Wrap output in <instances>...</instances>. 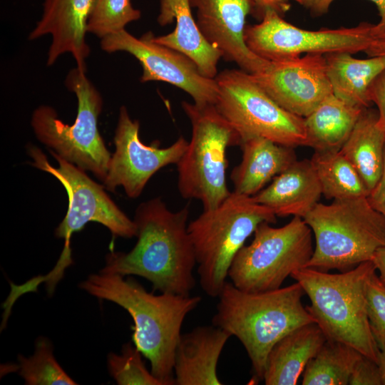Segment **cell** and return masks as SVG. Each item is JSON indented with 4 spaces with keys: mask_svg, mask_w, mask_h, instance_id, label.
I'll use <instances>...</instances> for the list:
<instances>
[{
    "mask_svg": "<svg viewBox=\"0 0 385 385\" xmlns=\"http://www.w3.org/2000/svg\"><path fill=\"white\" fill-rule=\"evenodd\" d=\"M189 212L188 205L171 211L160 197L140 203L133 220L136 244L128 252L108 253L100 272L137 275L151 282L154 290L190 295L197 262L188 230Z\"/></svg>",
    "mask_w": 385,
    "mask_h": 385,
    "instance_id": "obj_1",
    "label": "cell"
},
{
    "mask_svg": "<svg viewBox=\"0 0 385 385\" xmlns=\"http://www.w3.org/2000/svg\"><path fill=\"white\" fill-rule=\"evenodd\" d=\"M78 287L91 295L119 305L134 322L132 340L163 385H175L174 359L186 316L200 303V296L147 292L132 278L91 274Z\"/></svg>",
    "mask_w": 385,
    "mask_h": 385,
    "instance_id": "obj_2",
    "label": "cell"
},
{
    "mask_svg": "<svg viewBox=\"0 0 385 385\" xmlns=\"http://www.w3.org/2000/svg\"><path fill=\"white\" fill-rule=\"evenodd\" d=\"M304 294L297 282L260 292H244L225 282L212 322L242 343L251 361L255 381H263L267 356L279 340L314 322L302 304Z\"/></svg>",
    "mask_w": 385,
    "mask_h": 385,
    "instance_id": "obj_3",
    "label": "cell"
},
{
    "mask_svg": "<svg viewBox=\"0 0 385 385\" xmlns=\"http://www.w3.org/2000/svg\"><path fill=\"white\" fill-rule=\"evenodd\" d=\"M372 260L339 274L311 267L293 272L310 300L306 307L327 339L347 344L376 363L380 349L369 322L366 284L376 271Z\"/></svg>",
    "mask_w": 385,
    "mask_h": 385,
    "instance_id": "obj_4",
    "label": "cell"
},
{
    "mask_svg": "<svg viewBox=\"0 0 385 385\" xmlns=\"http://www.w3.org/2000/svg\"><path fill=\"white\" fill-rule=\"evenodd\" d=\"M303 220L315 240L307 267L346 272L385 246V218L367 197L318 202Z\"/></svg>",
    "mask_w": 385,
    "mask_h": 385,
    "instance_id": "obj_5",
    "label": "cell"
},
{
    "mask_svg": "<svg viewBox=\"0 0 385 385\" xmlns=\"http://www.w3.org/2000/svg\"><path fill=\"white\" fill-rule=\"evenodd\" d=\"M277 216L252 197L232 192L215 208L203 210L188 223L200 283L210 297H217L232 262L247 239L262 222L275 223Z\"/></svg>",
    "mask_w": 385,
    "mask_h": 385,
    "instance_id": "obj_6",
    "label": "cell"
},
{
    "mask_svg": "<svg viewBox=\"0 0 385 385\" xmlns=\"http://www.w3.org/2000/svg\"><path fill=\"white\" fill-rule=\"evenodd\" d=\"M65 85L77 98L78 111L74 122L71 125L65 123L53 107L41 105L32 113V129L49 152L91 172L103 183L112 154L98 128L103 104L102 96L86 76V71L77 67L68 73Z\"/></svg>",
    "mask_w": 385,
    "mask_h": 385,
    "instance_id": "obj_7",
    "label": "cell"
},
{
    "mask_svg": "<svg viewBox=\"0 0 385 385\" xmlns=\"http://www.w3.org/2000/svg\"><path fill=\"white\" fill-rule=\"evenodd\" d=\"M182 108L192 125L187 148L177 163L178 189L187 200H197L203 210L219 206L230 195L226 179L229 147L241 139L213 104L186 101Z\"/></svg>",
    "mask_w": 385,
    "mask_h": 385,
    "instance_id": "obj_8",
    "label": "cell"
},
{
    "mask_svg": "<svg viewBox=\"0 0 385 385\" xmlns=\"http://www.w3.org/2000/svg\"><path fill=\"white\" fill-rule=\"evenodd\" d=\"M313 252L312 232L302 217H293L279 227L265 222L236 255L228 277L244 292L276 289L293 272L306 267Z\"/></svg>",
    "mask_w": 385,
    "mask_h": 385,
    "instance_id": "obj_9",
    "label": "cell"
},
{
    "mask_svg": "<svg viewBox=\"0 0 385 385\" xmlns=\"http://www.w3.org/2000/svg\"><path fill=\"white\" fill-rule=\"evenodd\" d=\"M215 79L218 87L215 106L237 132L241 143L260 137L294 148L307 147L304 118L279 106L250 73L225 69Z\"/></svg>",
    "mask_w": 385,
    "mask_h": 385,
    "instance_id": "obj_10",
    "label": "cell"
},
{
    "mask_svg": "<svg viewBox=\"0 0 385 385\" xmlns=\"http://www.w3.org/2000/svg\"><path fill=\"white\" fill-rule=\"evenodd\" d=\"M27 153L31 165L55 177L65 188L68 198L66 214L55 230V236L64 240L63 249L71 250V238L86 223L96 222L107 227L113 237L131 238L137 235L134 220L113 202L100 185L87 175L85 170L68 163L53 152L58 166L51 165L38 147L30 145Z\"/></svg>",
    "mask_w": 385,
    "mask_h": 385,
    "instance_id": "obj_11",
    "label": "cell"
},
{
    "mask_svg": "<svg viewBox=\"0 0 385 385\" xmlns=\"http://www.w3.org/2000/svg\"><path fill=\"white\" fill-rule=\"evenodd\" d=\"M371 24L361 22L350 28L310 31L289 24L278 13L268 10L259 24L246 26L244 37L247 47L255 54L269 61L294 58L311 53L354 54L367 48Z\"/></svg>",
    "mask_w": 385,
    "mask_h": 385,
    "instance_id": "obj_12",
    "label": "cell"
},
{
    "mask_svg": "<svg viewBox=\"0 0 385 385\" xmlns=\"http://www.w3.org/2000/svg\"><path fill=\"white\" fill-rule=\"evenodd\" d=\"M148 31L137 38L125 29L101 39L103 51L111 53L124 51L140 63L141 83L163 81L188 93L198 106L215 105L218 87L215 78L203 76L196 63L186 55L155 42Z\"/></svg>",
    "mask_w": 385,
    "mask_h": 385,
    "instance_id": "obj_13",
    "label": "cell"
},
{
    "mask_svg": "<svg viewBox=\"0 0 385 385\" xmlns=\"http://www.w3.org/2000/svg\"><path fill=\"white\" fill-rule=\"evenodd\" d=\"M139 131V121L133 120L126 107L122 106L113 138L115 151L103 182L108 191L115 192L117 188L123 187L132 199L141 195L149 180L161 168L177 165L188 144L181 135L165 148H160L158 140L145 145Z\"/></svg>",
    "mask_w": 385,
    "mask_h": 385,
    "instance_id": "obj_14",
    "label": "cell"
},
{
    "mask_svg": "<svg viewBox=\"0 0 385 385\" xmlns=\"http://www.w3.org/2000/svg\"><path fill=\"white\" fill-rule=\"evenodd\" d=\"M251 75L279 106L302 118L333 93L322 53L269 61L262 71Z\"/></svg>",
    "mask_w": 385,
    "mask_h": 385,
    "instance_id": "obj_15",
    "label": "cell"
},
{
    "mask_svg": "<svg viewBox=\"0 0 385 385\" xmlns=\"http://www.w3.org/2000/svg\"><path fill=\"white\" fill-rule=\"evenodd\" d=\"M196 9L197 25L207 41L227 61L253 74L269 63L255 54L245 41L246 17L255 14L253 0H190Z\"/></svg>",
    "mask_w": 385,
    "mask_h": 385,
    "instance_id": "obj_16",
    "label": "cell"
},
{
    "mask_svg": "<svg viewBox=\"0 0 385 385\" xmlns=\"http://www.w3.org/2000/svg\"><path fill=\"white\" fill-rule=\"evenodd\" d=\"M93 0H44L41 17L29 35L35 40L47 34L51 43L46 63L51 66L64 53L73 56L76 67L86 71L90 47L86 41Z\"/></svg>",
    "mask_w": 385,
    "mask_h": 385,
    "instance_id": "obj_17",
    "label": "cell"
},
{
    "mask_svg": "<svg viewBox=\"0 0 385 385\" xmlns=\"http://www.w3.org/2000/svg\"><path fill=\"white\" fill-rule=\"evenodd\" d=\"M231 334L217 326H199L181 334L174 359L175 385H221L219 358Z\"/></svg>",
    "mask_w": 385,
    "mask_h": 385,
    "instance_id": "obj_18",
    "label": "cell"
},
{
    "mask_svg": "<svg viewBox=\"0 0 385 385\" xmlns=\"http://www.w3.org/2000/svg\"><path fill=\"white\" fill-rule=\"evenodd\" d=\"M322 188L310 160H296L252 196L276 216L302 219L319 202Z\"/></svg>",
    "mask_w": 385,
    "mask_h": 385,
    "instance_id": "obj_19",
    "label": "cell"
},
{
    "mask_svg": "<svg viewBox=\"0 0 385 385\" xmlns=\"http://www.w3.org/2000/svg\"><path fill=\"white\" fill-rule=\"evenodd\" d=\"M190 0H160L157 21L161 26L175 21V29L155 36V42L175 49L191 58L205 77L215 78L222 53L201 34L192 14Z\"/></svg>",
    "mask_w": 385,
    "mask_h": 385,
    "instance_id": "obj_20",
    "label": "cell"
},
{
    "mask_svg": "<svg viewBox=\"0 0 385 385\" xmlns=\"http://www.w3.org/2000/svg\"><path fill=\"white\" fill-rule=\"evenodd\" d=\"M242 160L230 173L233 192L254 196L297 160L294 148L254 137L242 141Z\"/></svg>",
    "mask_w": 385,
    "mask_h": 385,
    "instance_id": "obj_21",
    "label": "cell"
},
{
    "mask_svg": "<svg viewBox=\"0 0 385 385\" xmlns=\"http://www.w3.org/2000/svg\"><path fill=\"white\" fill-rule=\"evenodd\" d=\"M327 340L319 327L302 325L279 340L270 350L263 381L266 385H295L308 362Z\"/></svg>",
    "mask_w": 385,
    "mask_h": 385,
    "instance_id": "obj_22",
    "label": "cell"
},
{
    "mask_svg": "<svg viewBox=\"0 0 385 385\" xmlns=\"http://www.w3.org/2000/svg\"><path fill=\"white\" fill-rule=\"evenodd\" d=\"M370 192L384 170L385 127L378 111L365 108L349 138L340 149Z\"/></svg>",
    "mask_w": 385,
    "mask_h": 385,
    "instance_id": "obj_23",
    "label": "cell"
},
{
    "mask_svg": "<svg viewBox=\"0 0 385 385\" xmlns=\"http://www.w3.org/2000/svg\"><path fill=\"white\" fill-rule=\"evenodd\" d=\"M324 57L333 94L352 106L369 108V88L385 69V57L359 59L348 52L329 53Z\"/></svg>",
    "mask_w": 385,
    "mask_h": 385,
    "instance_id": "obj_24",
    "label": "cell"
},
{
    "mask_svg": "<svg viewBox=\"0 0 385 385\" xmlns=\"http://www.w3.org/2000/svg\"><path fill=\"white\" fill-rule=\"evenodd\" d=\"M364 108L352 106L333 93L304 118L307 147L314 151L340 150Z\"/></svg>",
    "mask_w": 385,
    "mask_h": 385,
    "instance_id": "obj_25",
    "label": "cell"
},
{
    "mask_svg": "<svg viewBox=\"0 0 385 385\" xmlns=\"http://www.w3.org/2000/svg\"><path fill=\"white\" fill-rule=\"evenodd\" d=\"M319 179L322 195L328 200L367 197L369 192L359 174L338 151H315L310 159Z\"/></svg>",
    "mask_w": 385,
    "mask_h": 385,
    "instance_id": "obj_26",
    "label": "cell"
},
{
    "mask_svg": "<svg viewBox=\"0 0 385 385\" xmlns=\"http://www.w3.org/2000/svg\"><path fill=\"white\" fill-rule=\"evenodd\" d=\"M361 354L353 347L327 339L308 362L302 374L303 385H347Z\"/></svg>",
    "mask_w": 385,
    "mask_h": 385,
    "instance_id": "obj_27",
    "label": "cell"
},
{
    "mask_svg": "<svg viewBox=\"0 0 385 385\" xmlns=\"http://www.w3.org/2000/svg\"><path fill=\"white\" fill-rule=\"evenodd\" d=\"M51 343L39 337L35 343L33 355H18L19 374L26 385H76L78 384L57 362Z\"/></svg>",
    "mask_w": 385,
    "mask_h": 385,
    "instance_id": "obj_28",
    "label": "cell"
},
{
    "mask_svg": "<svg viewBox=\"0 0 385 385\" xmlns=\"http://www.w3.org/2000/svg\"><path fill=\"white\" fill-rule=\"evenodd\" d=\"M140 17V11L133 6L130 0H93L87 31L101 39L125 29Z\"/></svg>",
    "mask_w": 385,
    "mask_h": 385,
    "instance_id": "obj_29",
    "label": "cell"
},
{
    "mask_svg": "<svg viewBox=\"0 0 385 385\" xmlns=\"http://www.w3.org/2000/svg\"><path fill=\"white\" fill-rule=\"evenodd\" d=\"M143 354L130 342L124 344L120 354L107 357L108 372L118 385H163L145 367Z\"/></svg>",
    "mask_w": 385,
    "mask_h": 385,
    "instance_id": "obj_30",
    "label": "cell"
},
{
    "mask_svg": "<svg viewBox=\"0 0 385 385\" xmlns=\"http://www.w3.org/2000/svg\"><path fill=\"white\" fill-rule=\"evenodd\" d=\"M366 309L370 328L379 349H385V284L376 270L366 284Z\"/></svg>",
    "mask_w": 385,
    "mask_h": 385,
    "instance_id": "obj_31",
    "label": "cell"
},
{
    "mask_svg": "<svg viewBox=\"0 0 385 385\" xmlns=\"http://www.w3.org/2000/svg\"><path fill=\"white\" fill-rule=\"evenodd\" d=\"M349 384L382 385L378 364L362 355L351 371Z\"/></svg>",
    "mask_w": 385,
    "mask_h": 385,
    "instance_id": "obj_32",
    "label": "cell"
},
{
    "mask_svg": "<svg viewBox=\"0 0 385 385\" xmlns=\"http://www.w3.org/2000/svg\"><path fill=\"white\" fill-rule=\"evenodd\" d=\"M368 96L370 102L376 105L379 120L385 127V69L371 83Z\"/></svg>",
    "mask_w": 385,
    "mask_h": 385,
    "instance_id": "obj_33",
    "label": "cell"
},
{
    "mask_svg": "<svg viewBox=\"0 0 385 385\" xmlns=\"http://www.w3.org/2000/svg\"><path fill=\"white\" fill-rule=\"evenodd\" d=\"M364 52L369 57H385V23L379 22L376 24H371L370 41Z\"/></svg>",
    "mask_w": 385,
    "mask_h": 385,
    "instance_id": "obj_34",
    "label": "cell"
},
{
    "mask_svg": "<svg viewBox=\"0 0 385 385\" xmlns=\"http://www.w3.org/2000/svg\"><path fill=\"white\" fill-rule=\"evenodd\" d=\"M334 0H304L302 5L309 10L314 16L325 14ZM376 6L381 18L380 21L385 23V0H369Z\"/></svg>",
    "mask_w": 385,
    "mask_h": 385,
    "instance_id": "obj_35",
    "label": "cell"
},
{
    "mask_svg": "<svg viewBox=\"0 0 385 385\" xmlns=\"http://www.w3.org/2000/svg\"><path fill=\"white\" fill-rule=\"evenodd\" d=\"M367 199L371 206L385 218V155L382 175L378 183L369 192Z\"/></svg>",
    "mask_w": 385,
    "mask_h": 385,
    "instance_id": "obj_36",
    "label": "cell"
},
{
    "mask_svg": "<svg viewBox=\"0 0 385 385\" xmlns=\"http://www.w3.org/2000/svg\"><path fill=\"white\" fill-rule=\"evenodd\" d=\"M255 5L254 15L262 19L266 11L271 10L279 15L284 14L290 8L289 0H253Z\"/></svg>",
    "mask_w": 385,
    "mask_h": 385,
    "instance_id": "obj_37",
    "label": "cell"
},
{
    "mask_svg": "<svg viewBox=\"0 0 385 385\" xmlns=\"http://www.w3.org/2000/svg\"><path fill=\"white\" fill-rule=\"evenodd\" d=\"M372 261L374 263L376 272H379V277L385 284V246L375 252Z\"/></svg>",
    "mask_w": 385,
    "mask_h": 385,
    "instance_id": "obj_38",
    "label": "cell"
},
{
    "mask_svg": "<svg viewBox=\"0 0 385 385\" xmlns=\"http://www.w3.org/2000/svg\"><path fill=\"white\" fill-rule=\"evenodd\" d=\"M377 364L379 369L381 384L385 385V349L380 350Z\"/></svg>",
    "mask_w": 385,
    "mask_h": 385,
    "instance_id": "obj_39",
    "label": "cell"
},
{
    "mask_svg": "<svg viewBox=\"0 0 385 385\" xmlns=\"http://www.w3.org/2000/svg\"><path fill=\"white\" fill-rule=\"evenodd\" d=\"M293 1H297V3L302 4L304 0H293Z\"/></svg>",
    "mask_w": 385,
    "mask_h": 385,
    "instance_id": "obj_40",
    "label": "cell"
}]
</instances>
